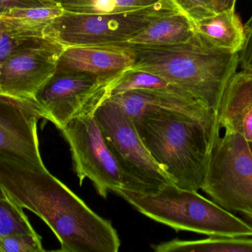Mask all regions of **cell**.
Masks as SVG:
<instances>
[{
    "instance_id": "obj_23",
    "label": "cell",
    "mask_w": 252,
    "mask_h": 252,
    "mask_svg": "<svg viewBox=\"0 0 252 252\" xmlns=\"http://www.w3.org/2000/svg\"><path fill=\"white\" fill-rule=\"evenodd\" d=\"M38 234L0 235V252H44Z\"/></svg>"
},
{
    "instance_id": "obj_22",
    "label": "cell",
    "mask_w": 252,
    "mask_h": 252,
    "mask_svg": "<svg viewBox=\"0 0 252 252\" xmlns=\"http://www.w3.org/2000/svg\"><path fill=\"white\" fill-rule=\"evenodd\" d=\"M36 234L22 207L9 198L0 199V235Z\"/></svg>"
},
{
    "instance_id": "obj_26",
    "label": "cell",
    "mask_w": 252,
    "mask_h": 252,
    "mask_svg": "<svg viewBox=\"0 0 252 252\" xmlns=\"http://www.w3.org/2000/svg\"><path fill=\"white\" fill-rule=\"evenodd\" d=\"M56 0H0V14L12 8L54 4Z\"/></svg>"
},
{
    "instance_id": "obj_9",
    "label": "cell",
    "mask_w": 252,
    "mask_h": 252,
    "mask_svg": "<svg viewBox=\"0 0 252 252\" xmlns=\"http://www.w3.org/2000/svg\"><path fill=\"white\" fill-rule=\"evenodd\" d=\"M61 131L69 144L80 184L90 179L103 198L122 188L121 170L94 114L74 118Z\"/></svg>"
},
{
    "instance_id": "obj_16",
    "label": "cell",
    "mask_w": 252,
    "mask_h": 252,
    "mask_svg": "<svg viewBox=\"0 0 252 252\" xmlns=\"http://www.w3.org/2000/svg\"><path fill=\"white\" fill-rule=\"evenodd\" d=\"M195 32V23L179 11L157 19L124 43L146 47L175 45L189 41Z\"/></svg>"
},
{
    "instance_id": "obj_3",
    "label": "cell",
    "mask_w": 252,
    "mask_h": 252,
    "mask_svg": "<svg viewBox=\"0 0 252 252\" xmlns=\"http://www.w3.org/2000/svg\"><path fill=\"white\" fill-rule=\"evenodd\" d=\"M133 121L145 147L176 186L201 189L215 124L163 109L148 111Z\"/></svg>"
},
{
    "instance_id": "obj_14",
    "label": "cell",
    "mask_w": 252,
    "mask_h": 252,
    "mask_svg": "<svg viewBox=\"0 0 252 252\" xmlns=\"http://www.w3.org/2000/svg\"><path fill=\"white\" fill-rule=\"evenodd\" d=\"M216 122L252 142V71L243 70L229 80L216 112Z\"/></svg>"
},
{
    "instance_id": "obj_17",
    "label": "cell",
    "mask_w": 252,
    "mask_h": 252,
    "mask_svg": "<svg viewBox=\"0 0 252 252\" xmlns=\"http://www.w3.org/2000/svg\"><path fill=\"white\" fill-rule=\"evenodd\" d=\"M157 252H252L251 237L209 236L198 241L173 240L152 246Z\"/></svg>"
},
{
    "instance_id": "obj_7",
    "label": "cell",
    "mask_w": 252,
    "mask_h": 252,
    "mask_svg": "<svg viewBox=\"0 0 252 252\" xmlns=\"http://www.w3.org/2000/svg\"><path fill=\"white\" fill-rule=\"evenodd\" d=\"M179 11L181 10L172 0H160L145 8L113 14L65 12L49 25L46 36L66 47L119 44L128 41L157 19Z\"/></svg>"
},
{
    "instance_id": "obj_27",
    "label": "cell",
    "mask_w": 252,
    "mask_h": 252,
    "mask_svg": "<svg viewBox=\"0 0 252 252\" xmlns=\"http://www.w3.org/2000/svg\"><path fill=\"white\" fill-rule=\"evenodd\" d=\"M218 13L223 10H235L237 0H213Z\"/></svg>"
},
{
    "instance_id": "obj_19",
    "label": "cell",
    "mask_w": 252,
    "mask_h": 252,
    "mask_svg": "<svg viewBox=\"0 0 252 252\" xmlns=\"http://www.w3.org/2000/svg\"><path fill=\"white\" fill-rule=\"evenodd\" d=\"M44 31L22 26L0 15V71L12 53L28 40L45 36Z\"/></svg>"
},
{
    "instance_id": "obj_18",
    "label": "cell",
    "mask_w": 252,
    "mask_h": 252,
    "mask_svg": "<svg viewBox=\"0 0 252 252\" xmlns=\"http://www.w3.org/2000/svg\"><path fill=\"white\" fill-rule=\"evenodd\" d=\"M160 0H58L66 13L113 14L140 10Z\"/></svg>"
},
{
    "instance_id": "obj_25",
    "label": "cell",
    "mask_w": 252,
    "mask_h": 252,
    "mask_svg": "<svg viewBox=\"0 0 252 252\" xmlns=\"http://www.w3.org/2000/svg\"><path fill=\"white\" fill-rule=\"evenodd\" d=\"M244 27L246 31L245 44L239 53V64L243 70L252 72V15Z\"/></svg>"
},
{
    "instance_id": "obj_5",
    "label": "cell",
    "mask_w": 252,
    "mask_h": 252,
    "mask_svg": "<svg viewBox=\"0 0 252 252\" xmlns=\"http://www.w3.org/2000/svg\"><path fill=\"white\" fill-rule=\"evenodd\" d=\"M201 189L222 208L252 220V154L250 144L244 136L235 132L224 130L221 136L216 121L210 138Z\"/></svg>"
},
{
    "instance_id": "obj_13",
    "label": "cell",
    "mask_w": 252,
    "mask_h": 252,
    "mask_svg": "<svg viewBox=\"0 0 252 252\" xmlns=\"http://www.w3.org/2000/svg\"><path fill=\"white\" fill-rule=\"evenodd\" d=\"M134 53L124 43L66 47L59 58L56 71L109 76L130 69Z\"/></svg>"
},
{
    "instance_id": "obj_12",
    "label": "cell",
    "mask_w": 252,
    "mask_h": 252,
    "mask_svg": "<svg viewBox=\"0 0 252 252\" xmlns=\"http://www.w3.org/2000/svg\"><path fill=\"white\" fill-rule=\"evenodd\" d=\"M109 100L132 119L156 109L179 111L214 125L216 113L205 104L181 88L168 90H137L114 95Z\"/></svg>"
},
{
    "instance_id": "obj_6",
    "label": "cell",
    "mask_w": 252,
    "mask_h": 252,
    "mask_svg": "<svg viewBox=\"0 0 252 252\" xmlns=\"http://www.w3.org/2000/svg\"><path fill=\"white\" fill-rule=\"evenodd\" d=\"M94 116L121 170V189L148 195L173 183L145 147L133 119L118 105L107 99Z\"/></svg>"
},
{
    "instance_id": "obj_11",
    "label": "cell",
    "mask_w": 252,
    "mask_h": 252,
    "mask_svg": "<svg viewBox=\"0 0 252 252\" xmlns=\"http://www.w3.org/2000/svg\"><path fill=\"white\" fill-rule=\"evenodd\" d=\"M41 118L35 101L0 94V164L45 168L37 133Z\"/></svg>"
},
{
    "instance_id": "obj_1",
    "label": "cell",
    "mask_w": 252,
    "mask_h": 252,
    "mask_svg": "<svg viewBox=\"0 0 252 252\" xmlns=\"http://www.w3.org/2000/svg\"><path fill=\"white\" fill-rule=\"evenodd\" d=\"M7 198L42 219L62 252H118L121 239L109 220L96 214L47 168L0 164Z\"/></svg>"
},
{
    "instance_id": "obj_24",
    "label": "cell",
    "mask_w": 252,
    "mask_h": 252,
    "mask_svg": "<svg viewBox=\"0 0 252 252\" xmlns=\"http://www.w3.org/2000/svg\"><path fill=\"white\" fill-rule=\"evenodd\" d=\"M194 23L218 13L213 0H172Z\"/></svg>"
},
{
    "instance_id": "obj_8",
    "label": "cell",
    "mask_w": 252,
    "mask_h": 252,
    "mask_svg": "<svg viewBox=\"0 0 252 252\" xmlns=\"http://www.w3.org/2000/svg\"><path fill=\"white\" fill-rule=\"evenodd\" d=\"M126 71L109 76L56 71L34 101L42 110L44 119L61 130L74 118L94 114L109 99Z\"/></svg>"
},
{
    "instance_id": "obj_29",
    "label": "cell",
    "mask_w": 252,
    "mask_h": 252,
    "mask_svg": "<svg viewBox=\"0 0 252 252\" xmlns=\"http://www.w3.org/2000/svg\"><path fill=\"white\" fill-rule=\"evenodd\" d=\"M249 144H250V149H251V152L252 154V142H249Z\"/></svg>"
},
{
    "instance_id": "obj_4",
    "label": "cell",
    "mask_w": 252,
    "mask_h": 252,
    "mask_svg": "<svg viewBox=\"0 0 252 252\" xmlns=\"http://www.w3.org/2000/svg\"><path fill=\"white\" fill-rule=\"evenodd\" d=\"M122 197L139 213L176 231L207 236L252 237V225L195 191L170 183L154 194L120 189Z\"/></svg>"
},
{
    "instance_id": "obj_30",
    "label": "cell",
    "mask_w": 252,
    "mask_h": 252,
    "mask_svg": "<svg viewBox=\"0 0 252 252\" xmlns=\"http://www.w3.org/2000/svg\"><path fill=\"white\" fill-rule=\"evenodd\" d=\"M56 1H58V0H56Z\"/></svg>"
},
{
    "instance_id": "obj_2",
    "label": "cell",
    "mask_w": 252,
    "mask_h": 252,
    "mask_svg": "<svg viewBox=\"0 0 252 252\" xmlns=\"http://www.w3.org/2000/svg\"><path fill=\"white\" fill-rule=\"evenodd\" d=\"M126 44V43H124ZM130 46L134 53L130 69L158 75L217 112L226 85L239 65V53L222 51L195 32L182 44Z\"/></svg>"
},
{
    "instance_id": "obj_28",
    "label": "cell",
    "mask_w": 252,
    "mask_h": 252,
    "mask_svg": "<svg viewBox=\"0 0 252 252\" xmlns=\"http://www.w3.org/2000/svg\"><path fill=\"white\" fill-rule=\"evenodd\" d=\"M7 195H6L5 192H4V189H3L2 186H1V183H0V199H7Z\"/></svg>"
},
{
    "instance_id": "obj_15",
    "label": "cell",
    "mask_w": 252,
    "mask_h": 252,
    "mask_svg": "<svg viewBox=\"0 0 252 252\" xmlns=\"http://www.w3.org/2000/svg\"><path fill=\"white\" fill-rule=\"evenodd\" d=\"M195 31L222 51L239 53L246 40L245 27L235 10H223L195 23Z\"/></svg>"
},
{
    "instance_id": "obj_10",
    "label": "cell",
    "mask_w": 252,
    "mask_h": 252,
    "mask_svg": "<svg viewBox=\"0 0 252 252\" xmlns=\"http://www.w3.org/2000/svg\"><path fill=\"white\" fill-rule=\"evenodd\" d=\"M65 48L63 44L47 36L22 44L0 71V94L34 100L56 73Z\"/></svg>"
},
{
    "instance_id": "obj_21",
    "label": "cell",
    "mask_w": 252,
    "mask_h": 252,
    "mask_svg": "<svg viewBox=\"0 0 252 252\" xmlns=\"http://www.w3.org/2000/svg\"><path fill=\"white\" fill-rule=\"evenodd\" d=\"M64 13L60 3L56 2L30 7H16L0 15L19 22L47 28L56 18Z\"/></svg>"
},
{
    "instance_id": "obj_20",
    "label": "cell",
    "mask_w": 252,
    "mask_h": 252,
    "mask_svg": "<svg viewBox=\"0 0 252 252\" xmlns=\"http://www.w3.org/2000/svg\"><path fill=\"white\" fill-rule=\"evenodd\" d=\"M175 88L179 87L158 75L129 69L126 71L121 79L116 83L111 96L132 90H168Z\"/></svg>"
}]
</instances>
